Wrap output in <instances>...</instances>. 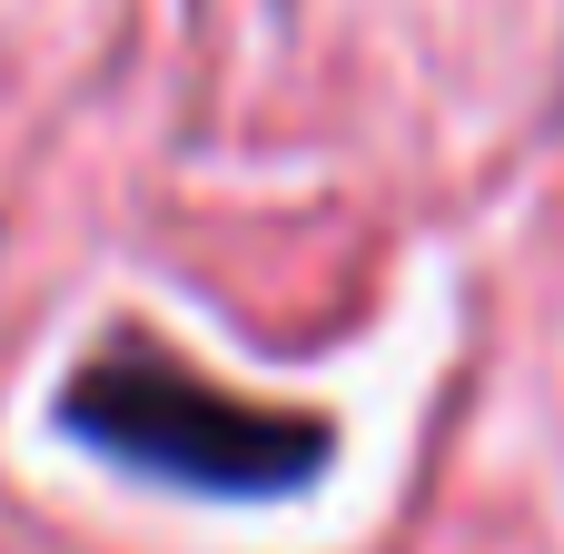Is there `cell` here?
I'll return each instance as SVG.
<instances>
[{"label": "cell", "mask_w": 564, "mask_h": 554, "mask_svg": "<svg viewBox=\"0 0 564 554\" xmlns=\"http://www.w3.org/2000/svg\"><path fill=\"white\" fill-rule=\"evenodd\" d=\"M59 426L129 476H159V486H188V496H248V506L297 496L337 456L327 416L218 387L159 337H109L99 357H79L69 387H59Z\"/></svg>", "instance_id": "6da1fadb"}]
</instances>
